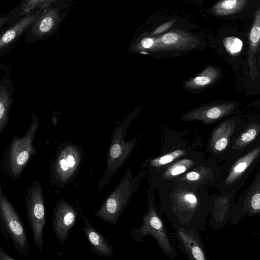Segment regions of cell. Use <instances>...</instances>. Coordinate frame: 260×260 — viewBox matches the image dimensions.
I'll list each match as a JSON object with an SVG mask.
<instances>
[{
	"label": "cell",
	"mask_w": 260,
	"mask_h": 260,
	"mask_svg": "<svg viewBox=\"0 0 260 260\" xmlns=\"http://www.w3.org/2000/svg\"><path fill=\"white\" fill-rule=\"evenodd\" d=\"M77 213L75 208L63 199L54 207L52 225L53 232L59 242L63 244L69 237V232L75 224Z\"/></svg>",
	"instance_id": "obj_6"
},
{
	"label": "cell",
	"mask_w": 260,
	"mask_h": 260,
	"mask_svg": "<svg viewBox=\"0 0 260 260\" xmlns=\"http://www.w3.org/2000/svg\"><path fill=\"white\" fill-rule=\"evenodd\" d=\"M132 176V171L129 168L115 189L106 197L101 208L95 212L96 217L112 225L117 223L140 183L141 174Z\"/></svg>",
	"instance_id": "obj_2"
},
{
	"label": "cell",
	"mask_w": 260,
	"mask_h": 260,
	"mask_svg": "<svg viewBox=\"0 0 260 260\" xmlns=\"http://www.w3.org/2000/svg\"><path fill=\"white\" fill-rule=\"evenodd\" d=\"M20 17L16 7L9 12L1 14L0 32L13 23Z\"/></svg>",
	"instance_id": "obj_24"
},
{
	"label": "cell",
	"mask_w": 260,
	"mask_h": 260,
	"mask_svg": "<svg viewBox=\"0 0 260 260\" xmlns=\"http://www.w3.org/2000/svg\"><path fill=\"white\" fill-rule=\"evenodd\" d=\"M38 124V118L33 113L31 124L25 135L22 137H14L4 154V170L14 180L19 178L36 153L33 142Z\"/></svg>",
	"instance_id": "obj_1"
},
{
	"label": "cell",
	"mask_w": 260,
	"mask_h": 260,
	"mask_svg": "<svg viewBox=\"0 0 260 260\" xmlns=\"http://www.w3.org/2000/svg\"><path fill=\"white\" fill-rule=\"evenodd\" d=\"M193 164V161L188 159L179 160L171 166L165 173L164 176L171 178L180 175L185 172Z\"/></svg>",
	"instance_id": "obj_21"
},
{
	"label": "cell",
	"mask_w": 260,
	"mask_h": 260,
	"mask_svg": "<svg viewBox=\"0 0 260 260\" xmlns=\"http://www.w3.org/2000/svg\"><path fill=\"white\" fill-rule=\"evenodd\" d=\"M1 194H2V191H1V184H0V198H1Z\"/></svg>",
	"instance_id": "obj_31"
},
{
	"label": "cell",
	"mask_w": 260,
	"mask_h": 260,
	"mask_svg": "<svg viewBox=\"0 0 260 260\" xmlns=\"http://www.w3.org/2000/svg\"><path fill=\"white\" fill-rule=\"evenodd\" d=\"M219 76V72L213 66H208L197 76L184 82L183 85L188 89H200L212 83Z\"/></svg>",
	"instance_id": "obj_14"
},
{
	"label": "cell",
	"mask_w": 260,
	"mask_h": 260,
	"mask_svg": "<svg viewBox=\"0 0 260 260\" xmlns=\"http://www.w3.org/2000/svg\"><path fill=\"white\" fill-rule=\"evenodd\" d=\"M251 206L252 208L257 211L260 209V194L256 192L252 196L251 200Z\"/></svg>",
	"instance_id": "obj_27"
},
{
	"label": "cell",
	"mask_w": 260,
	"mask_h": 260,
	"mask_svg": "<svg viewBox=\"0 0 260 260\" xmlns=\"http://www.w3.org/2000/svg\"><path fill=\"white\" fill-rule=\"evenodd\" d=\"M142 46L145 49L154 48L155 45V39L145 37L141 41Z\"/></svg>",
	"instance_id": "obj_28"
},
{
	"label": "cell",
	"mask_w": 260,
	"mask_h": 260,
	"mask_svg": "<svg viewBox=\"0 0 260 260\" xmlns=\"http://www.w3.org/2000/svg\"><path fill=\"white\" fill-rule=\"evenodd\" d=\"M41 11L20 17L0 32V55L12 49L35 21Z\"/></svg>",
	"instance_id": "obj_9"
},
{
	"label": "cell",
	"mask_w": 260,
	"mask_h": 260,
	"mask_svg": "<svg viewBox=\"0 0 260 260\" xmlns=\"http://www.w3.org/2000/svg\"><path fill=\"white\" fill-rule=\"evenodd\" d=\"M184 154L185 151L183 150H176L160 157L152 159L150 162V164L153 167H159L173 161L177 158L183 155Z\"/></svg>",
	"instance_id": "obj_23"
},
{
	"label": "cell",
	"mask_w": 260,
	"mask_h": 260,
	"mask_svg": "<svg viewBox=\"0 0 260 260\" xmlns=\"http://www.w3.org/2000/svg\"><path fill=\"white\" fill-rule=\"evenodd\" d=\"M183 200L188 206L192 207L196 206L197 204L196 197L192 193H186L183 197Z\"/></svg>",
	"instance_id": "obj_25"
},
{
	"label": "cell",
	"mask_w": 260,
	"mask_h": 260,
	"mask_svg": "<svg viewBox=\"0 0 260 260\" xmlns=\"http://www.w3.org/2000/svg\"><path fill=\"white\" fill-rule=\"evenodd\" d=\"M174 20L166 22L157 27L152 33V35H157L164 32L168 29L174 23Z\"/></svg>",
	"instance_id": "obj_26"
},
{
	"label": "cell",
	"mask_w": 260,
	"mask_h": 260,
	"mask_svg": "<svg viewBox=\"0 0 260 260\" xmlns=\"http://www.w3.org/2000/svg\"><path fill=\"white\" fill-rule=\"evenodd\" d=\"M222 42L225 50L232 56L238 55L242 49L243 43L236 37H225Z\"/></svg>",
	"instance_id": "obj_22"
},
{
	"label": "cell",
	"mask_w": 260,
	"mask_h": 260,
	"mask_svg": "<svg viewBox=\"0 0 260 260\" xmlns=\"http://www.w3.org/2000/svg\"><path fill=\"white\" fill-rule=\"evenodd\" d=\"M200 174L197 172H190L186 175V179L189 181H196L200 178Z\"/></svg>",
	"instance_id": "obj_29"
},
{
	"label": "cell",
	"mask_w": 260,
	"mask_h": 260,
	"mask_svg": "<svg viewBox=\"0 0 260 260\" xmlns=\"http://www.w3.org/2000/svg\"><path fill=\"white\" fill-rule=\"evenodd\" d=\"M260 148L258 146L240 158L236 162L229 173L225 181L226 183L231 184L240 177L257 157Z\"/></svg>",
	"instance_id": "obj_15"
},
{
	"label": "cell",
	"mask_w": 260,
	"mask_h": 260,
	"mask_svg": "<svg viewBox=\"0 0 260 260\" xmlns=\"http://www.w3.org/2000/svg\"><path fill=\"white\" fill-rule=\"evenodd\" d=\"M235 124V120H226L214 130L211 139V146L214 150L221 151L225 149L234 132Z\"/></svg>",
	"instance_id": "obj_13"
},
{
	"label": "cell",
	"mask_w": 260,
	"mask_h": 260,
	"mask_svg": "<svg viewBox=\"0 0 260 260\" xmlns=\"http://www.w3.org/2000/svg\"><path fill=\"white\" fill-rule=\"evenodd\" d=\"M260 39V10L256 11L253 22L249 35L248 66L251 79L254 81L258 76L256 65V55L259 51Z\"/></svg>",
	"instance_id": "obj_12"
},
{
	"label": "cell",
	"mask_w": 260,
	"mask_h": 260,
	"mask_svg": "<svg viewBox=\"0 0 260 260\" xmlns=\"http://www.w3.org/2000/svg\"><path fill=\"white\" fill-rule=\"evenodd\" d=\"M236 107L235 103L214 104L194 109L182 116V120H200L205 123L216 121L231 113Z\"/></svg>",
	"instance_id": "obj_10"
},
{
	"label": "cell",
	"mask_w": 260,
	"mask_h": 260,
	"mask_svg": "<svg viewBox=\"0 0 260 260\" xmlns=\"http://www.w3.org/2000/svg\"><path fill=\"white\" fill-rule=\"evenodd\" d=\"M55 0H23L16 7L19 15L23 16L38 11H42Z\"/></svg>",
	"instance_id": "obj_18"
},
{
	"label": "cell",
	"mask_w": 260,
	"mask_h": 260,
	"mask_svg": "<svg viewBox=\"0 0 260 260\" xmlns=\"http://www.w3.org/2000/svg\"><path fill=\"white\" fill-rule=\"evenodd\" d=\"M133 233H135L132 235L133 237H136L134 238L137 241L140 238L142 240L143 237L147 235H151L157 241L164 251L168 253L172 251V247L164 230L162 222L152 205L144 215L140 229L136 230V232L133 231Z\"/></svg>",
	"instance_id": "obj_5"
},
{
	"label": "cell",
	"mask_w": 260,
	"mask_h": 260,
	"mask_svg": "<svg viewBox=\"0 0 260 260\" xmlns=\"http://www.w3.org/2000/svg\"><path fill=\"white\" fill-rule=\"evenodd\" d=\"M80 158L75 152L62 151L56 158L50 169L52 182L58 186H64L74 176L80 166Z\"/></svg>",
	"instance_id": "obj_7"
},
{
	"label": "cell",
	"mask_w": 260,
	"mask_h": 260,
	"mask_svg": "<svg viewBox=\"0 0 260 260\" xmlns=\"http://www.w3.org/2000/svg\"><path fill=\"white\" fill-rule=\"evenodd\" d=\"M15 258L7 253L0 246V260H15Z\"/></svg>",
	"instance_id": "obj_30"
},
{
	"label": "cell",
	"mask_w": 260,
	"mask_h": 260,
	"mask_svg": "<svg viewBox=\"0 0 260 260\" xmlns=\"http://www.w3.org/2000/svg\"><path fill=\"white\" fill-rule=\"evenodd\" d=\"M24 203L35 246L41 251L45 224V206L42 188L38 180H34L28 187Z\"/></svg>",
	"instance_id": "obj_4"
},
{
	"label": "cell",
	"mask_w": 260,
	"mask_h": 260,
	"mask_svg": "<svg viewBox=\"0 0 260 260\" xmlns=\"http://www.w3.org/2000/svg\"><path fill=\"white\" fill-rule=\"evenodd\" d=\"M200 44L199 39L192 34L173 30L155 39L154 48L164 51H184L195 48Z\"/></svg>",
	"instance_id": "obj_8"
},
{
	"label": "cell",
	"mask_w": 260,
	"mask_h": 260,
	"mask_svg": "<svg viewBox=\"0 0 260 260\" xmlns=\"http://www.w3.org/2000/svg\"><path fill=\"white\" fill-rule=\"evenodd\" d=\"M84 223L83 228L91 251L102 257L113 256L112 247L108 241L95 229L93 227L88 220L82 216Z\"/></svg>",
	"instance_id": "obj_11"
},
{
	"label": "cell",
	"mask_w": 260,
	"mask_h": 260,
	"mask_svg": "<svg viewBox=\"0 0 260 260\" xmlns=\"http://www.w3.org/2000/svg\"><path fill=\"white\" fill-rule=\"evenodd\" d=\"M259 131V124L255 123L250 125L236 139L233 148L240 149L245 147L257 137Z\"/></svg>",
	"instance_id": "obj_19"
},
{
	"label": "cell",
	"mask_w": 260,
	"mask_h": 260,
	"mask_svg": "<svg viewBox=\"0 0 260 260\" xmlns=\"http://www.w3.org/2000/svg\"><path fill=\"white\" fill-rule=\"evenodd\" d=\"M248 0H220L211 8V12L217 16H226L241 11Z\"/></svg>",
	"instance_id": "obj_16"
},
{
	"label": "cell",
	"mask_w": 260,
	"mask_h": 260,
	"mask_svg": "<svg viewBox=\"0 0 260 260\" xmlns=\"http://www.w3.org/2000/svg\"><path fill=\"white\" fill-rule=\"evenodd\" d=\"M180 238L186 248L190 251L194 258L198 260H205L206 258L198 243L188 234L183 230L178 232Z\"/></svg>",
	"instance_id": "obj_20"
},
{
	"label": "cell",
	"mask_w": 260,
	"mask_h": 260,
	"mask_svg": "<svg viewBox=\"0 0 260 260\" xmlns=\"http://www.w3.org/2000/svg\"><path fill=\"white\" fill-rule=\"evenodd\" d=\"M0 230L7 239L11 238L17 253L22 256L29 254L30 249L25 226L4 192L0 198Z\"/></svg>",
	"instance_id": "obj_3"
},
{
	"label": "cell",
	"mask_w": 260,
	"mask_h": 260,
	"mask_svg": "<svg viewBox=\"0 0 260 260\" xmlns=\"http://www.w3.org/2000/svg\"><path fill=\"white\" fill-rule=\"evenodd\" d=\"M12 103L11 92L6 84H0V134L5 128Z\"/></svg>",
	"instance_id": "obj_17"
}]
</instances>
